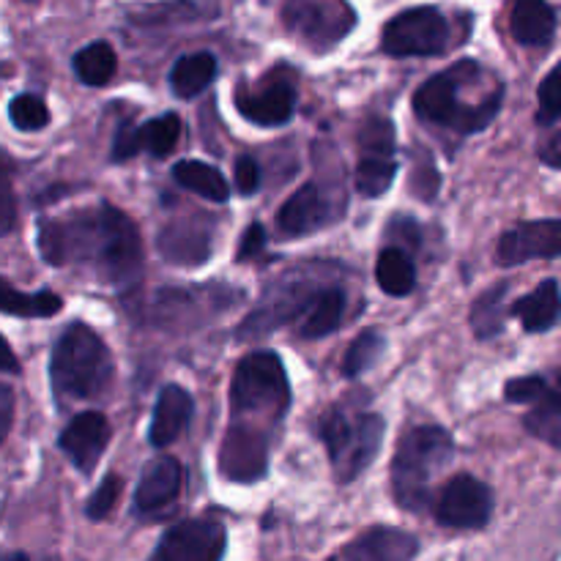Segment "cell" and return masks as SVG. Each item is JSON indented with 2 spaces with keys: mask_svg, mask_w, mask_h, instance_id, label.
I'll use <instances>...</instances> for the list:
<instances>
[{
  "mask_svg": "<svg viewBox=\"0 0 561 561\" xmlns=\"http://www.w3.org/2000/svg\"><path fill=\"white\" fill-rule=\"evenodd\" d=\"M38 252L49 266L88 263L104 283H135L142 272V244L135 222L115 206L82 211L69 222L42 219L38 222Z\"/></svg>",
  "mask_w": 561,
  "mask_h": 561,
  "instance_id": "obj_1",
  "label": "cell"
},
{
  "mask_svg": "<svg viewBox=\"0 0 561 561\" xmlns=\"http://www.w3.org/2000/svg\"><path fill=\"white\" fill-rule=\"evenodd\" d=\"M455 442L444 427H414L398 444L392 460V491L403 510L422 513L431 502V485L453 463Z\"/></svg>",
  "mask_w": 561,
  "mask_h": 561,
  "instance_id": "obj_2",
  "label": "cell"
},
{
  "mask_svg": "<svg viewBox=\"0 0 561 561\" xmlns=\"http://www.w3.org/2000/svg\"><path fill=\"white\" fill-rule=\"evenodd\" d=\"M49 378L60 398H99L113 381V356L91 327L77 321L55 343Z\"/></svg>",
  "mask_w": 561,
  "mask_h": 561,
  "instance_id": "obj_3",
  "label": "cell"
},
{
  "mask_svg": "<svg viewBox=\"0 0 561 561\" xmlns=\"http://www.w3.org/2000/svg\"><path fill=\"white\" fill-rule=\"evenodd\" d=\"M471 60H460L458 66L447 71H438L431 80H425L420 85V91L414 93V113L420 115L425 124H438L447 126V129H458L471 135V131H480L496 118L499 107H502L504 91L496 88L485 102L469 104L460 102V91H463V75L469 69Z\"/></svg>",
  "mask_w": 561,
  "mask_h": 561,
  "instance_id": "obj_4",
  "label": "cell"
},
{
  "mask_svg": "<svg viewBox=\"0 0 561 561\" xmlns=\"http://www.w3.org/2000/svg\"><path fill=\"white\" fill-rule=\"evenodd\" d=\"M318 431L332 458L334 480L348 485L376 460L387 425L378 414L351 416L343 409H332L327 411Z\"/></svg>",
  "mask_w": 561,
  "mask_h": 561,
  "instance_id": "obj_5",
  "label": "cell"
},
{
  "mask_svg": "<svg viewBox=\"0 0 561 561\" xmlns=\"http://www.w3.org/2000/svg\"><path fill=\"white\" fill-rule=\"evenodd\" d=\"M290 389L283 362L268 351L244 356L230 383V403L236 414H266L279 420L288 409Z\"/></svg>",
  "mask_w": 561,
  "mask_h": 561,
  "instance_id": "obj_6",
  "label": "cell"
},
{
  "mask_svg": "<svg viewBox=\"0 0 561 561\" xmlns=\"http://www.w3.org/2000/svg\"><path fill=\"white\" fill-rule=\"evenodd\" d=\"M383 53L394 58H425V55H442L449 47V22L433 5H416V9L400 11L394 20L387 22L381 36Z\"/></svg>",
  "mask_w": 561,
  "mask_h": 561,
  "instance_id": "obj_7",
  "label": "cell"
},
{
  "mask_svg": "<svg viewBox=\"0 0 561 561\" xmlns=\"http://www.w3.org/2000/svg\"><path fill=\"white\" fill-rule=\"evenodd\" d=\"M359 168H356V190L365 197H381L398 175L394 159V126L387 118H367L359 131Z\"/></svg>",
  "mask_w": 561,
  "mask_h": 561,
  "instance_id": "obj_8",
  "label": "cell"
},
{
  "mask_svg": "<svg viewBox=\"0 0 561 561\" xmlns=\"http://www.w3.org/2000/svg\"><path fill=\"white\" fill-rule=\"evenodd\" d=\"M228 531L219 520L192 518L170 526L148 561H222Z\"/></svg>",
  "mask_w": 561,
  "mask_h": 561,
  "instance_id": "obj_9",
  "label": "cell"
},
{
  "mask_svg": "<svg viewBox=\"0 0 561 561\" xmlns=\"http://www.w3.org/2000/svg\"><path fill=\"white\" fill-rule=\"evenodd\" d=\"M493 515V493L471 474H458L444 485L436 520L447 529H482Z\"/></svg>",
  "mask_w": 561,
  "mask_h": 561,
  "instance_id": "obj_10",
  "label": "cell"
},
{
  "mask_svg": "<svg viewBox=\"0 0 561 561\" xmlns=\"http://www.w3.org/2000/svg\"><path fill=\"white\" fill-rule=\"evenodd\" d=\"M236 107L257 126H283L296 113V85L285 69L263 77L255 88L241 85L236 91Z\"/></svg>",
  "mask_w": 561,
  "mask_h": 561,
  "instance_id": "obj_11",
  "label": "cell"
},
{
  "mask_svg": "<svg viewBox=\"0 0 561 561\" xmlns=\"http://www.w3.org/2000/svg\"><path fill=\"white\" fill-rule=\"evenodd\" d=\"M285 20L307 42L327 47L348 33L354 25V11L345 0H288Z\"/></svg>",
  "mask_w": 561,
  "mask_h": 561,
  "instance_id": "obj_12",
  "label": "cell"
},
{
  "mask_svg": "<svg viewBox=\"0 0 561 561\" xmlns=\"http://www.w3.org/2000/svg\"><path fill=\"white\" fill-rule=\"evenodd\" d=\"M561 252V222L540 219V222H520L510 228L499 241V266H518L526 261H557Z\"/></svg>",
  "mask_w": 561,
  "mask_h": 561,
  "instance_id": "obj_13",
  "label": "cell"
},
{
  "mask_svg": "<svg viewBox=\"0 0 561 561\" xmlns=\"http://www.w3.org/2000/svg\"><path fill=\"white\" fill-rule=\"evenodd\" d=\"M268 442L266 433L250 425H230L219 453V469L228 480L252 482L266 474Z\"/></svg>",
  "mask_w": 561,
  "mask_h": 561,
  "instance_id": "obj_14",
  "label": "cell"
},
{
  "mask_svg": "<svg viewBox=\"0 0 561 561\" xmlns=\"http://www.w3.org/2000/svg\"><path fill=\"white\" fill-rule=\"evenodd\" d=\"M110 442V422L99 411H85L77 414L69 425L64 427L58 438V447L64 449L66 458L71 460L75 469L82 474H91L96 469L99 458H102L104 447Z\"/></svg>",
  "mask_w": 561,
  "mask_h": 561,
  "instance_id": "obj_15",
  "label": "cell"
},
{
  "mask_svg": "<svg viewBox=\"0 0 561 561\" xmlns=\"http://www.w3.org/2000/svg\"><path fill=\"white\" fill-rule=\"evenodd\" d=\"M420 542L414 535L392 526H376L345 546L343 561H414Z\"/></svg>",
  "mask_w": 561,
  "mask_h": 561,
  "instance_id": "obj_16",
  "label": "cell"
},
{
  "mask_svg": "<svg viewBox=\"0 0 561 561\" xmlns=\"http://www.w3.org/2000/svg\"><path fill=\"white\" fill-rule=\"evenodd\" d=\"M192 394L186 389H181L179 383H168V387L159 392L157 405H153L151 425H148V442L153 447H168L179 438V433L184 431L186 422L192 420Z\"/></svg>",
  "mask_w": 561,
  "mask_h": 561,
  "instance_id": "obj_17",
  "label": "cell"
},
{
  "mask_svg": "<svg viewBox=\"0 0 561 561\" xmlns=\"http://www.w3.org/2000/svg\"><path fill=\"white\" fill-rule=\"evenodd\" d=\"M181 480H184V471L175 458H159L142 471V480L137 485L135 493V507L137 513H159L168 504L175 502L181 491Z\"/></svg>",
  "mask_w": 561,
  "mask_h": 561,
  "instance_id": "obj_18",
  "label": "cell"
},
{
  "mask_svg": "<svg viewBox=\"0 0 561 561\" xmlns=\"http://www.w3.org/2000/svg\"><path fill=\"white\" fill-rule=\"evenodd\" d=\"M510 31L524 47H546L557 36V11L548 0H515Z\"/></svg>",
  "mask_w": 561,
  "mask_h": 561,
  "instance_id": "obj_19",
  "label": "cell"
},
{
  "mask_svg": "<svg viewBox=\"0 0 561 561\" xmlns=\"http://www.w3.org/2000/svg\"><path fill=\"white\" fill-rule=\"evenodd\" d=\"M323 217H327V203H323L321 190L318 184H305L279 208L277 225L288 236H307L321 228Z\"/></svg>",
  "mask_w": 561,
  "mask_h": 561,
  "instance_id": "obj_20",
  "label": "cell"
},
{
  "mask_svg": "<svg viewBox=\"0 0 561 561\" xmlns=\"http://www.w3.org/2000/svg\"><path fill=\"white\" fill-rule=\"evenodd\" d=\"M510 312L520 318L526 332H548L559 321V283L557 279H546L531 294L520 296Z\"/></svg>",
  "mask_w": 561,
  "mask_h": 561,
  "instance_id": "obj_21",
  "label": "cell"
},
{
  "mask_svg": "<svg viewBox=\"0 0 561 561\" xmlns=\"http://www.w3.org/2000/svg\"><path fill=\"white\" fill-rule=\"evenodd\" d=\"M345 294L340 288H323L305 305V318L299 323V334L305 340H321L337 332L343 323Z\"/></svg>",
  "mask_w": 561,
  "mask_h": 561,
  "instance_id": "obj_22",
  "label": "cell"
},
{
  "mask_svg": "<svg viewBox=\"0 0 561 561\" xmlns=\"http://www.w3.org/2000/svg\"><path fill=\"white\" fill-rule=\"evenodd\" d=\"M217 77V58L211 53H192L175 60L170 71V88L179 99H192L206 91Z\"/></svg>",
  "mask_w": 561,
  "mask_h": 561,
  "instance_id": "obj_23",
  "label": "cell"
},
{
  "mask_svg": "<svg viewBox=\"0 0 561 561\" xmlns=\"http://www.w3.org/2000/svg\"><path fill=\"white\" fill-rule=\"evenodd\" d=\"M173 179L179 181L184 190L195 192V195L206 197L211 203H225L230 197V184L217 168L206 162H195V159H184L173 168Z\"/></svg>",
  "mask_w": 561,
  "mask_h": 561,
  "instance_id": "obj_24",
  "label": "cell"
},
{
  "mask_svg": "<svg viewBox=\"0 0 561 561\" xmlns=\"http://www.w3.org/2000/svg\"><path fill=\"white\" fill-rule=\"evenodd\" d=\"M376 279L383 294L389 296H409L416 285V268L409 252L403 247H387L378 255Z\"/></svg>",
  "mask_w": 561,
  "mask_h": 561,
  "instance_id": "obj_25",
  "label": "cell"
},
{
  "mask_svg": "<svg viewBox=\"0 0 561 561\" xmlns=\"http://www.w3.org/2000/svg\"><path fill=\"white\" fill-rule=\"evenodd\" d=\"M64 299L55 296L53 290H38V294H22V290L11 288L3 277H0V312L16 318H49L60 312Z\"/></svg>",
  "mask_w": 561,
  "mask_h": 561,
  "instance_id": "obj_26",
  "label": "cell"
},
{
  "mask_svg": "<svg viewBox=\"0 0 561 561\" xmlns=\"http://www.w3.org/2000/svg\"><path fill=\"white\" fill-rule=\"evenodd\" d=\"M115 69H118V58L107 42H93L75 55V75L85 85H107L115 77Z\"/></svg>",
  "mask_w": 561,
  "mask_h": 561,
  "instance_id": "obj_27",
  "label": "cell"
},
{
  "mask_svg": "<svg viewBox=\"0 0 561 561\" xmlns=\"http://www.w3.org/2000/svg\"><path fill=\"white\" fill-rule=\"evenodd\" d=\"M526 427L531 436L542 438L551 447H561V394L559 389H548L540 400H535V409L526 414Z\"/></svg>",
  "mask_w": 561,
  "mask_h": 561,
  "instance_id": "obj_28",
  "label": "cell"
},
{
  "mask_svg": "<svg viewBox=\"0 0 561 561\" xmlns=\"http://www.w3.org/2000/svg\"><path fill=\"white\" fill-rule=\"evenodd\" d=\"M504 294H507V283L485 290L471 307V327L480 340H491L504 332Z\"/></svg>",
  "mask_w": 561,
  "mask_h": 561,
  "instance_id": "obj_29",
  "label": "cell"
},
{
  "mask_svg": "<svg viewBox=\"0 0 561 561\" xmlns=\"http://www.w3.org/2000/svg\"><path fill=\"white\" fill-rule=\"evenodd\" d=\"M140 135V151H148L151 157L164 159L175 148L181 137V118L175 113L159 115V118L148 121V124L137 126Z\"/></svg>",
  "mask_w": 561,
  "mask_h": 561,
  "instance_id": "obj_30",
  "label": "cell"
},
{
  "mask_svg": "<svg viewBox=\"0 0 561 561\" xmlns=\"http://www.w3.org/2000/svg\"><path fill=\"white\" fill-rule=\"evenodd\" d=\"M159 250L175 263H203V257L208 255V236L197 233V230H164L162 239H159Z\"/></svg>",
  "mask_w": 561,
  "mask_h": 561,
  "instance_id": "obj_31",
  "label": "cell"
},
{
  "mask_svg": "<svg viewBox=\"0 0 561 561\" xmlns=\"http://www.w3.org/2000/svg\"><path fill=\"white\" fill-rule=\"evenodd\" d=\"M387 351V340L381 332H365L354 340V345L348 348L343 359V376L345 378H359L362 373H367L370 367L378 365V359Z\"/></svg>",
  "mask_w": 561,
  "mask_h": 561,
  "instance_id": "obj_32",
  "label": "cell"
},
{
  "mask_svg": "<svg viewBox=\"0 0 561 561\" xmlns=\"http://www.w3.org/2000/svg\"><path fill=\"white\" fill-rule=\"evenodd\" d=\"M9 118L20 131H38L49 124V110L36 93H20L11 99Z\"/></svg>",
  "mask_w": 561,
  "mask_h": 561,
  "instance_id": "obj_33",
  "label": "cell"
},
{
  "mask_svg": "<svg viewBox=\"0 0 561 561\" xmlns=\"http://www.w3.org/2000/svg\"><path fill=\"white\" fill-rule=\"evenodd\" d=\"M561 71L551 69L548 77L542 80L540 91H537V99H540V113H537V121L540 126H553L561 115Z\"/></svg>",
  "mask_w": 561,
  "mask_h": 561,
  "instance_id": "obj_34",
  "label": "cell"
},
{
  "mask_svg": "<svg viewBox=\"0 0 561 561\" xmlns=\"http://www.w3.org/2000/svg\"><path fill=\"white\" fill-rule=\"evenodd\" d=\"M118 496H121V480L115 474H110L107 480H102V485H99L96 491H93V496L88 499L85 515L91 520L107 518V515L113 513V507H115V502H118Z\"/></svg>",
  "mask_w": 561,
  "mask_h": 561,
  "instance_id": "obj_35",
  "label": "cell"
},
{
  "mask_svg": "<svg viewBox=\"0 0 561 561\" xmlns=\"http://www.w3.org/2000/svg\"><path fill=\"white\" fill-rule=\"evenodd\" d=\"M548 389L551 387H548V381L542 376H526L513 378V381L507 383V389H504V394H507L510 403H535V400H540Z\"/></svg>",
  "mask_w": 561,
  "mask_h": 561,
  "instance_id": "obj_36",
  "label": "cell"
},
{
  "mask_svg": "<svg viewBox=\"0 0 561 561\" xmlns=\"http://www.w3.org/2000/svg\"><path fill=\"white\" fill-rule=\"evenodd\" d=\"M16 222V201H14V186H11L9 168L0 162V236L11 233Z\"/></svg>",
  "mask_w": 561,
  "mask_h": 561,
  "instance_id": "obj_37",
  "label": "cell"
},
{
  "mask_svg": "<svg viewBox=\"0 0 561 561\" xmlns=\"http://www.w3.org/2000/svg\"><path fill=\"white\" fill-rule=\"evenodd\" d=\"M140 153V135L135 124H121L113 140V162H124Z\"/></svg>",
  "mask_w": 561,
  "mask_h": 561,
  "instance_id": "obj_38",
  "label": "cell"
},
{
  "mask_svg": "<svg viewBox=\"0 0 561 561\" xmlns=\"http://www.w3.org/2000/svg\"><path fill=\"white\" fill-rule=\"evenodd\" d=\"M236 186H239L241 195H252L261 186V168L252 157H241L236 162Z\"/></svg>",
  "mask_w": 561,
  "mask_h": 561,
  "instance_id": "obj_39",
  "label": "cell"
},
{
  "mask_svg": "<svg viewBox=\"0 0 561 561\" xmlns=\"http://www.w3.org/2000/svg\"><path fill=\"white\" fill-rule=\"evenodd\" d=\"M266 247V230L263 225H250L241 236V244H239V261H250V257H257Z\"/></svg>",
  "mask_w": 561,
  "mask_h": 561,
  "instance_id": "obj_40",
  "label": "cell"
},
{
  "mask_svg": "<svg viewBox=\"0 0 561 561\" xmlns=\"http://www.w3.org/2000/svg\"><path fill=\"white\" fill-rule=\"evenodd\" d=\"M14 422V392L5 383H0V444L5 442Z\"/></svg>",
  "mask_w": 561,
  "mask_h": 561,
  "instance_id": "obj_41",
  "label": "cell"
},
{
  "mask_svg": "<svg viewBox=\"0 0 561 561\" xmlns=\"http://www.w3.org/2000/svg\"><path fill=\"white\" fill-rule=\"evenodd\" d=\"M20 370V362H16L14 351L9 348L3 337H0V373H16Z\"/></svg>",
  "mask_w": 561,
  "mask_h": 561,
  "instance_id": "obj_42",
  "label": "cell"
},
{
  "mask_svg": "<svg viewBox=\"0 0 561 561\" xmlns=\"http://www.w3.org/2000/svg\"><path fill=\"white\" fill-rule=\"evenodd\" d=\"M546 162L551 164V168H559V135L551 137V142H548V151H546Z\"/></svg>",
  "mask_w": 561,
  "mask_h": 561,
  "instance_id": "obj_43",
  "label": "cell"
},
{
  "mask_svg": "<svg viewBox=\"0 0 561 561\" xmlns=\"http://www.w3.org/2000/svg\"><path fill=\"white\" fill-rule=\"evenodd\" d=\"M0 561H27L25 553H9V557H3Z\"/></svg>",
  "mask_w": 561,
  "mask_h": 561,
  "instance_id": "obj_44",
  "label": "cell"
},
{
  "mask_svg": "<svg viewBox=\"0 0 561 561\" xmlns=\"http://www.w3.org/2000/svg\"><path fill=\"white\" fill-rule=\"evenodd\" d=\"M47 561H58V559H47Z\"/></svg>",
  "mask_w": 561,
  "mask_h": 561,
  "instance_id": "obj_45",
  "label": "cell"
}]
</instances>
